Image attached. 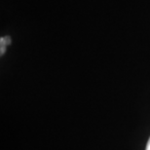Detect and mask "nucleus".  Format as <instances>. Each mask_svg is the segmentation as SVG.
I'll use <instances>...</instances> for the list:
<instances>
[{
  "label": "nucleus",
  "instance_id": "nucleus-1",
  "mask_svg": "<svg viewBox=\"0 0 150 150\" xmlns=\"http://www.w3.org/2000/svg\"><path fill=\"white\" fill-rule=\"evenodd\" d=\"M146 150H150V137L147 142V144H146Z\"/></svg>",
  "mask_w": 150,
  "mask_h": 150
}]
</instances>
